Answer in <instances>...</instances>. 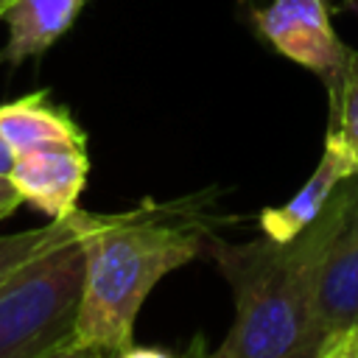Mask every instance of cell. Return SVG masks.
Wrapping results in <instances>:
<instances>
[{"label": "cell", "mask_w": 358, "mask_h": 358, "mask_svg": "<svg viewBox=\"0 0 358 358\" xmlns=\"http://www.w3.org/2000/svg\"><path fill=\"white\" fill-rule=\"evenodd\" d=\"M84 271L78 238L0 282V358H48L78 338Z\"/></svg>", "instance_id": "cell-3"}, {"label": "cell", "mask_w": 358, "mask_h": 358, "mask_svg": "<svg viewBox=\"0 0 358 358\" xmlns=\"http://www.w3.org/2000/svg\"><path fill=\"white\" fill-rule=\"evenodd\" d=\"M14 165H17V151H14V145L0 134V176H8V179H11Z\"/></svg>", "instance_id": "cell-16"}, {"label": "cell", "mask_w": 358, "mask_h": 358, "mask_svg": "<svg viewBox=\"0 0 358 358\" xmlns=\"http://www.w3.org/2000/svg\"><path fill=\"white\" fill-rule=\"evenodd\" d=\"M255 22L274 50L313 70L324 81L327 95L338 90L350 48L336 36L324 0H271L255 11Z\"/></svg>", "instance_id": "cell-4"}, {"label": "cell", "mask_w": 358, "mask_h": 358, "mask_svg": "<svg viewBox=\"0 0 358 358\" xmlns=\"http://www.w3.org/2000/svg\"><path fill=\"white\" fill-rule=\"evenodd\" d=\"M48 358H115V355H109L106 350H101V347H92V344H84V341H70V344H64L62 350H56L53 355H48Z\"/></svg>", "instance_id": "cell-13"}, {"label": "cell", "mask_w": 358, "mask_h": 358, "mask_svg": "<svg viewBox=\"0 0 358 358\" xmlns=\"http://www.w3.org/2000/svg\"><path fill=\"white\" fill-rule=\"evenodd\" d=\"M0 134L14 145L17 154L53 145V143H87L73 115L53 103L48 92H34L0 106Z\"/></svg>", "instance_id": "cell-9"}, {"label": "cell", "mask_w": 358, "mask_h": 358, "mask_svg": "<svg viewBox=\"0 0 358 358\" xmlns=\"http://www.w3.org/2000/svg\"><path fill=\"white\" fill-rule=\"evenodd\" d=\"M115 358H176V355H171L165 350H157V347H134V344H129Z\"/></svg>", "instance_id": "cell-15"}, {"label": "cell", "mask_w": 358, "mask_h": 358, "mask_svg": "<svg viewBox=\"0 0 358 358\" xmlns=\"http://www.w3.org/2000/svg\"><path fill=\"white\" fill-rule=\"evenodd\" d=\"M355 355H358V327L333 338L316 358H355Z\"/></svg>", "instance_id": "cell-12"}, {"label": "cell", "mask_w": 358, "mask_h": 358, "mask_svg": "<svg viewBox=\"0 0 358 358\" xmlns=\"http://www.w3.org/2000/svg\"><path fill=\"white\" fill-rule=\"evenodd\" d=\"M87 173L90 157L84 143H53L17 154L11 182L25 204L50 218H64L78 210Z\"/></svg>", "instance_id": "cell-5"}, {"label": "cell", "mask_w": 358, "mask_h": 358, "mask_svg": "<svg viewBox=\"0 0 358 358\" xmlns=\"http://www.w3.org/2000/svg\"><path fill=\"white\" fill-rule=\"evenodd\" d=\"M347 6L355 11V17H358V0H347Z\"/></svg>", "instance_id": "cell-18"}, {"label": "cell", "mask_w": 358, "mask_h": 358, "mask_svg": "<svg viewBox=\"0 0 358 358\" xmlns=\"http://www.w3.org/2000/svg\"><path fill=\"white\" fill-rule=\"evenodd\" d=\"M355 358H358V355H355Z\"/></svg>", "instance_id": "cell-20"}, {"label": "cell", "mask_w": 358, "mask_h": 358, "mask_svg": "<svg viewBox=\"0 0 358 358\" xmlns=\"http://www.w3.org/2000/svg\"><path fill=\"white\" fill-rule=\"evenodd\" d=\"M327 131H336L350 148L352 159L358 162V50L352 48L347 53L341 84L330 95V129Z\"/></svg>", "instance_id": "cell-11"}, {"label": "cell", "mask_w": 358, "mask_h": 358, "mask_svg": "<svg viewBox=\"0 0 358 358\" xmlns=\"http://www.w3.org/2000/svg\"><path fill=\"white\" fill-rule=\"evenodd\" d=\"M103 221H106V215H92L84 210H76L64 218H53L45 227L0 235V282H6L11 274H17L31 260H36V257L70 243V241L87 238Z\"/></svg>", "instance_id": "cell-10"}, {"label": "cell", "mask_w": 358, "mask_h": 358, "mask_svg": "<svg viewBox=\"0 0 358 358\" xmlns=\"http://www.w3.org/2000/svg\"><path fill=\"white\" fill-rule=\"evenodd\" d=\"M179 207L143 204L106 215L84 238L87 271L78 313V341L117 355L134 338V319L151 288L179 266L199 257L207 235Z\"/></svg>", "instance_id": "cell-2"}, {"label": "cell", "mask_w": 358, "mask_h": 358, "mask_svg": "<svg viewBox=\"0 0 358 358\" xmlns=\"http://www.w3.org/2000/svg\"><path fill=\"white\" fill-rule=\"evenodd\" d=\"M355 207L358 173L341 182L319 218L285 243L207 238L204 249L232 288L235 322L201 358H316L330 344L316 322L319 266Z\"/></svg>", "instance_id": "cell-1"}, {"label": "cell", "mask_w": 358, "mask_h": 358, "mask_svg": "<svg viewBox=\"0 0 358 358\" xmlns=\"http://www.w3.org/2000/svg\"><path fill=\"white\" fill-rule=\"evenodd\" d=\"M324 3H327V6H330V8H333V0H324Z\"/></svg>", "instance_id": "cell-19"}, {"label": "cell", "mask_w": 358, "mask_h": 358, "mask_svg": "<svg viewBox=\"0 0 358 358\" xmlns=\"http://www.w3.org/2000/svg\"><path fill=\"white\" fill-rule=\"evenodd\" d=\"M20 204H22V196L14 187V182L8 176H0V221L8 218L11 213H17Z\"/></svg>", "instance_id": "cell-14"}, {"label": "cell", "mask_w": 358, "mask_h": 358, "mask_svg": "<svg viewBox=\"0 0 358 358\" xmlns=\"http://www.w3.org/2000/svg\"><path fill=\"white\" fill-rule=\"evenodd\" d=\"M355 173H358V162L352 159L350 148L344 145V140L336 131H327L319 165L310 173V179L285 204L266 207L260 213L263 235L271 241H280V243L296 238L308 224H313L319 218V213L327 207V201L341 187V182H347Z\"/></svg>", "instance_id": "cell-6"}, {"label": "cell", "mask_w": 358, "mask_h": 358, "mask_svg": "<svg viewBox=\"0 0 358 358\" xmlns=\"http://www.w3.org/2000/svg\"><path fill=\"white\" fill-rule=\"evenodd\" d=\"M316 322L327 341L358 327V207L322 257Z\"/></svg>", "instance_id": "cell-7"}, {"label": "cell", "mask_w": 358, "mask_h": 358, "mask_svg": "<svg viewBox=\"0 0 358 358\" xmlns=\"http://www.w3.org/2000/svg\"><path fill=\"white\" fill-rule=\"evenodd\" d=\"M11 3H14V0H0V17L8 11V6H11Z\"/></svg>", "instance_id": "cell-17"}, {"label": "cell", "mask_w": 358, "mask_h": 358, "mask_svg": "<svg viewBox=\"0 0 358 358\" xmlns=\"http://www.w3.org/2000/svg\"><path fill=\"white\" fill-rule=\"evenodd\" d=\"M87 0H14L3 14L8 25V42L0 50V62L20 64L31 56H42L78 17Z\"/></svg>", "instance_id": "cell-8"}]
</instances>
